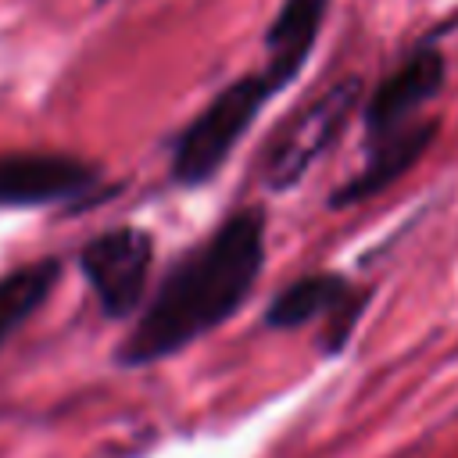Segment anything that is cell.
Here are the masks:
<instances>
[{
	"label": "cell",
	"mask_w": 458,
	"mask_h": 458,
	"mask_svg": "<svg viewBox=\"0 0 458 458\" xmlns=\"http://www.w3.org/2000/svg\"><path fill=\"white\" fill-rule=\"evenodd\" d=\"M361 100V79H340L329 89H322L318 97H311L308 104H301L293 111V118H286L268 147L258 157V179L268 190H290L297 186L308 168L340 140V132L347 129L354 107Z\"/></svg>",
	"instance_id": "3957f363"
},
{
	"label": "cell",
	"mask_w": 458,
	"mask_h": 458,
	"mask_svg": "<svg viewBox=\"0 0 458 458\" xmlns=\"http://www.w3.org/2000/svg\"><path fill=\"white\" fill-rule=\"evenodd\" d=\"M150 265L154 236L136 225H114L79 250V272L107 318H129L143 308Z\"/></svg>",
	"instance_id": "5b68a950"
},
{
	"label": "cell",
	"mask_w": 458,
	"mask_h": 458,
	"mask_svg": "<svg viewBox=\"0 0 458 458\" xmlns=\"http://www.w3.org/2000/svg\"><path fill=\"white\" fill-rule=\"evenodd\" d=\"M447 61L433 43L415 47L365 100V143L383 140L415 122V114L444 89Z\"/></svg>",
	"instance_id": "8992f818"
},
{
	"label": "cell",
	"mask_w": 458,
	"mask_h": 458,
	"mask_svg": "<svg viewBox=\"0 0 458 458\" xmlns=\"http://www.w3.org/2000/svg\"><path fill=\"white\" fill-rule=\"evenodd\" d=\"M276 97V86L265 79V72L240 75L236 82L222 86L197 118L175 136L172 143V165L168 175L179 186H204L218 175L225 157L236 150V143L250 132L261 107Z\"/></svg>",
	"instance_id": "7a4b0ae2"
},
{
	"label": "cell",
	"mask_w": 458,
	"mask_h": 458,
	"mask_svg": "<svg viewBox=\"0 0 458 458\" xmlns=\"http://www.w3.org/2000/svg\"><path fill=\"white\" fill-rule=\"evenodd\" d=\"M372 301V290L354 286L340 272H308L283 286L265 304V329H301L311 322H322L318 329V354L336 358L347 351L365 308Z\"/></svg>",
	"instance_id": "277c9868"
},
{
	"label": "cell",
	"mask_w": 458,
	"mask_h": 458,
	"mask_svg": "<svg viewBox=\"0 0 458 458\" xmlns=\"http://www.w3.org/2000/svg\"><path fill=\"white\" fill-rule=\"evenodd\" d=\"M440 132V122H429V118H415L411 125L383 136V140H372L365 143V165L329 193V208H347V204H358V200H369L376 197L379 190H386L394 179H401L437 140Z\"/></svg>",
	"instance_id": "ba28073f"
},
{
	"label": "cell",
	"mask_w": 458,
	"mask_h": 458,
	"mask_svg": "<svg viewBox=\"0 0 458 458\" xmlns=\"http://www.w3.org/2000/svg\"><path fill=\"white\" fill-rule=\"evenodd\" d=\"M97 4H107V0H97Z\"/></svg>",
	"instance_id": "8fae6325"
},
{
	"label": "cell",
	"mask_w": 458,
	"mask_h": 458,
	"mask_svg": "<svg viewBox=\"0 0 458 458\" xmlns=\"http://www.w3.org/2000/svg\"><path fill=\"white\" fill-rule=\"evenodd\" d=\"M100 172L72 154L11 150L0 154V208H39L82 197L97 186Z\"/></svg>",
	"instance_id": "52a82bcc"
},
{
	"label": "cell",
	"mask_w": 458,
	"mask_h": 458,
	"mask_svg": "<svg viewBox=\"0 0 458 458\" xmlns=\"http://www.w3.org/2000/svg\"><path fill=\"white\" fill-rule=\"evenodd\" d=\"M265 208L250 204L222 218L204 243L190 247L140 308L132 329L114 347V365H157L229 322L265 268Z\"/></svg>",
	"instance_id": "6da1fadb"
},
{
	"label": "cell",
	"mask_w": 458,
	"mask_h": 458,
	"mask_svg": "<svg viewBox=\"0 0 458 458\" xmlns=\"http://www.w3.org/2000/svg\"><path fill=\"white\" fill-rule=\"evenodd\" d=\"M64 265L57 258H36L0 276V347L47 304Z\"/></svg>",
	"instance_id": "30bf717a"
},
{
	"label": "cell",
	"mask_w": 458,
	"mask_h": 458,
	"mask_svg": "<svg viewBox=\"0 0 458 458\" xmlns=\"http://www.w3.org/2000/svg\"><path fill=\"white\" fill-rule=\"evenodd\" d=\"M326 11H329V0H283L279 4L265 32V64H261L276 93H283L308 64L311 47L318 43Z\"/></svg>",
	"instance_id": "9c48e42d"
}]
</instances>
